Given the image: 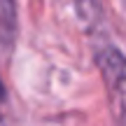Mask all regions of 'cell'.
<instances>
[{"mask_svg":"<svg viewBox=\"0 0 126 126\" xmlns=\"http://www.w3.org/2000/svg\"><path fill=\"white\" fill-rule=\"evenodd\" d=\"M96 63L100 68L114 119L119 124H126V56L119 49L108 47L96 54Z\"/></svg>","mask_w":126,"mask_h":126,"instance_id":"obj_1","label":"cell"}]
</instances>
